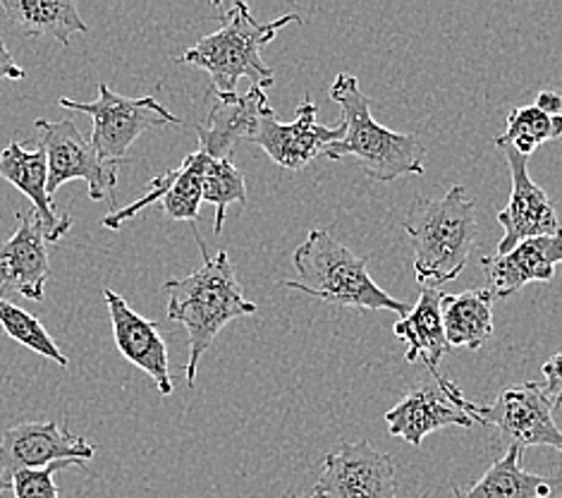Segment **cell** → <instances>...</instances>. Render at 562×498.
<instances>
[{
	"label": "cell",
	"instance_id": "1",
	"mask_svg": "<svg viewBox=\"0 0 562 498\" xmlns=\"http://www.w3.org/2000/svg\"><path fill=\"white\" fill-rule=\"evenodd\" d=\"M196 242L204 264L190 276L164 283V290L168 292V319L182 324L190 339V362L184 367L190 386H194L199 362L216 341V335L233 319L257 312V305L249 302L239 288L227 252L211 257L204 240L196 235Z\"/></svg>",
	"mask_w": 562,
	"mask_h": 498
},
{
	"label": "cell",
	"instance_id": "2",
	"mask_svg": "<svg viewBox=\"0 0 562 498\" xmlns=\"http://www.w3.org/2000/svg\"><path fill=\"white\" fill-rule=\"evenodd\" d=\"M330 99L340 103L345 134L328 144L324 158L340 161L352 156L373 182H393L403 175L426 173V146L417 134L393 132L371 115V101L361 91L357 77L340 73L330 85Z\"/></svg>",
	"mask_w": 562,
	"mask_h": 498
},
{
	"label": "cell",
	"instance_id": "3",
	"mask_svg": "<svg viewBox=\"0 0 562 498\" xmlns=\"http://www.w3.org/2000/svg\"><path fill=\"white\" fill-rule=\"evenodd\" d=\"M462 185L440 199L414 197L405 217V233L414 250V274L422 288H438L462 274L479 240L474 201Z\"/></svg>",
	"mask_w": 562,
	"mask_h": 498
},
{
	"label": "cell",
	"instance_id": "4",
	"mask_svg": "<svg viewBox=\"0 0 562 498\" xmlns=\"http://www.w3.org/2000/svg\"><path fill=\"white\" fill-rule=\"evenodd\" d=\"M292 264L300 280H285L283 286L302 290L312 298L336 307L391 309L400 317L409 314V305L387 295L369 274V259L345 247L326 228H314L302 245L294 250Z\"/></svg>",
	"mask_w": 562,
	"mask_h": 498
},
{
	"label": "cell",
	"instance_id": "5",
	"mask_svg": "<svg viewBox=\"0 0 562 498\" xmlns=\"http://www.w3.org/2000/svg\"><path fill=\"white\" fill-rule=\"evenodd\" d=\"M292 22L300 24L302 20L297 15H283L261 24L254 20L249 5L239 0L225 12L223 26L216 34L199 38L178 60L206 70L221 93H237V82L243 77H249L251 85L269 89L276 77L271 67L263 63L261 48L271 44L276 34Z\"/></svg>",
	"mask_w": 562,
	"mask_h": 498
},
{
	"label": "cell",
	"instance_id": "6",
	"mask_svg": "<svg viewBox=\"0 0 562 498\" xmlns=\"http://www.w3.org/2000/svg\"><path fill=\"white\" fill-rule=\"evenodd\" d=\"M462 408L474 422L493 429V443L488 446L493 451L519 449L525 453L531 446H551L562 453V432L555 424L553 406L537 381L501 390L491 406L464 398Z\"/></svg>",
	"mask_w": 562,
	"mask_h": 498
},
{
	"label": "cell",
	"instance_id": "7",
	"mask_svg": "<svg viewBox=\"0 0 562 498\" xmlns=\"http://www.w3.org/2000/svg\"><path fill=\"white\" fill-rule=\"evenodd\" d=\"M99 97L91 103H79L72 99H60L63 109L85 113L93 120L91 146L105 164H130L127 150L144 132L182 125L178 115H172L164 103L154 97H120L105 82H99Z\"/></svg>",
	"mask_w": 562,
	"mask_h": 498
},
{
	"label": "cell",
	"instance_id": "8",
	"mask_svg": "<svg viewBox=\"0 0 562 498\" xmlns=\"http://www.w3.org/2000/svg\"><path fill=\"white\" fill-rule=\"evenodd\" d=\"M36 130L38 146L46 152V190L50 199L70 180H85L89 185V197L93 201L113 199L120 164H105V161H101L91 142L85 140V134L79 132L70 118L58 120V123L36 120Z\"/></svg>",
	"mask_w": 562,
	"mask_h": 498
},
{
	"label": "cell",
	"instance_id": "9",
	"mask_svg": "<svg viewBox=\"0 0 562 498\" xmlns=\"http://www.w3.org/2000/svg\"><path fill=\"white\" fill-rule=\"evenodd\" d=\"M97 446L85 436H75L68 424L24 422L8 427L0 439V494L10 491L12 477L22 469H42L58 461L87 465Z\"/></svg>",
	"mask_w": 562,
	"mask_h": 498
},
{
	"label": "cell",
	"instance_id": "10",
	"mask_svg": "<svg viewBox=\"0 0 562 498\" xmlns=\"http://www.w3.org/2000/svg\"><path fill=\"white\" fill-rule=\"evenodd\" d=\"M314 491L326 498H397L393 455L369 441H342L326 455Z\"/></svg>",
	"mask_w": 562,
	"mask_h": 498
},
{
	"label": "cell",
	"instance_id": "11",
	"mask_svg": "<svg viewBox=\"0 0 562 498\" xmlns=\"http://www.w3.org/2000/svg\"><path fill=\"white\" fill-rule=\"evenodd\" d=\"M464 396L443 374L434 376V384H419L409 388L405 398L393 410L385 412L387 432L391 436L405 439L412 446H422V441L443 427L472 429L474 420L462 408Z\"/></svg>",
	"mask_w": 562,
	"mask_h": 498
},
{
	"label": "cell",
	"instance_id": "12",
	"mask_svg": "<svg viewBox=\"0 0 562 498\" xmlns=\"http://www.w3.org/2000/svg\"><path fill=\"white\" fill-rule=\"evenodd\" d=\"M505 154L507 168L513 175V192L507 207L498 213L503 237L498 242V254L510 252L519 242L531 237H548L560 231V221L551 199L541 187L529 178L527 161L510 144H495Z\"/></svg>",
	"mask_w": 562,
	"mask_h": 498
},
{
	"label": "cell",
	"instance_id": "13",
	"mask_svg": "<svg viewBox=\"0 0 562 498\" xmlns=\"http://www.w3.org/2000/svg\"><path fill=\"white\" fill-rule=\"evenodd\" d=\"M316 103L312 101V93H306L304 101L297 106V120L290 125H283L276 120V113L269 111L249 140L251 144L261 146L269 154L273 164L285 170H302L310 166L314 158L324 154L328 144L342 140L345 123L338 128H326L316 123Z\"/></svg>",
	"mask_w": 562,
	"mask_h": 498
},
{
	"label": "cell",
	"instance_id": "14",
	"mask_svg": "<svg viewBox=\"0 0 562 498\" xmlns=\"http://www.w3.org/2000/svg\"><path fill=\"white\" fill-rule=\"evenodd\" d=\"M103 298L105 305H109L117 353L142 372L149 374L160 396H170L176 390V384H172L170 376L168 345L158 327L154 321L137 314L123 295H117L115 290L103 288Z\"/></svg>",
	"mask_w": 562,
	"mask_h": 498
},
{
	"label": "cell",
	"instance_id": "15",
	"mask_svg": "<svg viewBox=\"0 0 562 498\" xmlns=\"http://www.w3.org/2000/svg\"><path fill=\"white\" fill-rule=\"evenodd\" d=\"M209 118L204 125H196L199 152L211 158H233L235 146L243 140H251L261 118L273 111L266 89L251 85L247 93H213Z\"/></svg>",
	"mask_w": 562,
	"mask_h": 498
},
{
	"label": "cell",
	"instance_id": "16",
	"mask_svg": "<svg viewBox=\"0 0 562 498\" xmlns=\"http://www.w3.org/2000/svg\"><path fill=\"white\" fill-rule=\"evenodd\" d=\"M50 274L44 228L34 209L18 211V228L0 242V290H15L26 300H44Z\"/></svg>",
	"mask_w": 562,
	"mask_h": 498
},
{
	"label": "cell",
	"instance_id": "17",
	"mask_svg": "<svg viewBox=\"0 0 562 498\" xmlns=\"http://www.w3.org/2000/svg\"><path fill=\"white\" fill-rule=\"evenodd\" d=\"M562 264V228L555 235L531 237L517 247L495 257H481V268L488 278L493 300L510 298L527 283H548L555 276V266Z\"/></svg>",
	"mask_w": 562,
	"mask_h": 498
},
{
	"label": "cell",
	"instance_id": "18",
	"mask_svg": "<svg viewBox=\"0 0 562 498\" xmlns=\"http://www.w3.org/2000/svg\"><path fill=\"white\" fill-rule=\"evenodd\" d=\"M0 178L15 185L32 201L36 219L44 228L46 242H58L70 233L72 217L70 213H58L46 190L48 164L42 146L38 150H26L22 142H10L8 150L0 154Z\"/></svg>",
	"mask_w": 562,
	"mask_h": 498
},
{
	"label": "cell",
	"instance_id": "19",
	"mask_svg": "<svg viewBox=\"0 0 562 498\" xmlns=\"http://www.w3.org/2000/svg\"><path fill=\"white\" fill-rule=\"evenodd\" d=\"M440 302H443V292L438 288H422L417 305L409 309L407 317L400 319L393 327L397 339L407 345V365L422 359L434 376L440 374V359L450 353L443 329V314H440Z\"/></svg>",
	"mask_w": 562,
	"mask_h": 498
},
{
	"label": "cell",
	"instance_id": "20",
	"mask_svg": "<svg viewBox=\"0 0 562 498\" xmlns=\"http://www.w3.org/2000/svg\"><path fill=\"white\" fill-rule=\"evenodd\" d=\"M0 12L24 36H50L60 46H70L75 34L89 32L70 0H0Z\"/></svg>",
	"mask_w": 562,
	"mask_h": 498
},
{
	"label": "cell",
	"instance_id": "21",
	"mask_svg": "<svg viewBox=\"0 0 562 498\" xmlns=\"http://www.w3.org/2000/svg\"><path fill=\"white\" fill-rule=\"evenodd\" d=\"M519 449L505 451L474 487L454 491V498H553L562 494V475L543 477L519 467Z\"/></svg>",
	"mask_w": 562,
	"mask_h": 498
},
{
	"label": "cell",
	"instance_id": "22",
	"mask_svg": "<svg viewBox=\"0 0 562 498\" xmlns=\"http://www.w3.org/2000/svg\"><path fill=\"white\" fill-rule=\"evenodd\" d=\"M440 314L450 347L479 350L493 335V298L486 288L443 295Z\"/></svg>",
	"mask_w": 562,
	"mask_h": 498
},
{
	"label": "cell",
	"instance_id": "23",
	"mask_svg": "<svg viewBox=\"0 0 562 498\" xmlns=\"http://www.w3.org/2000/svg\"><path fill=\"white\" fill-rule=\"evenodd\" d=\"M558 137H562V113H548L537 103H531L521 106V109H510L507 130L501 137H495V144H510L513 150L529 158L541 144Z\"/></svg>",
	"mask_w": 562,
	"mask_h": 498
},
{
	"label": "cell",
	"instance_id": "24",
	"mask_svg": "<svg viewBox=\"0 0 562 498\" xmlns=\"http://www.w3.org/2000/svg\"><path fill=\"white\" fill-rule=\"evenodd\" d=\"M206 154L194 152L182 161V166L176 168L168 192L160 197L166 217L172 221H196L199 207L204 201V166Z\"/></svg>",
	"mask_w": 562,
	"mask_h": 498
},
{
	"label": "cell",
	"instance_id": "25",
	"mask_svg": "<svg viewBox=\"0 0 562 498\" xmlns=\"http://www.w3.org/2000/svg\"><path fill=\"white\" fill-rule=\"evenodd\" d=\"M204 201L216 207L213 233H223L225 213L231 204H247L245 175L233 164V158H206L204 166Z\"/></svg>",
	"mask_w": 562,
	"mask_h": 498
},
{
	"label": "cell",
	"instance_id": "26",
	"mask_svg": "<svg viewBox=\"0 0 562 498\" xmlns=\"http://www.w3.org/2000/svg\"><path fill=\"white\" fill-rule=\"evenodd\" d=\"M0 329H3L15 343L30 347L32 353L56 362L60 367L70 365L68 357L60 353L58 343L50 339V333L44 329L42 321L32 317L30 312H24V309L8 302L5 298H0Z\"/></svg>",
	"mask_w": 562,
	"mask_h": 498
},
{
	"label": "cell",
	"instance_id": "27",
	"mask_svg": "<svg viewBox=\"0 0 562 498\" xmlns=\"http://www.w3.org/2000/svg\"><path fill=\"white\" fill-rule=\"evenodd\" d=\"M79 465L77 461H58L42 469H22L12 477L10 489L15 491V498H60V489L56 487V473L63 467Z\"/></svg>",
	"mask_w": 562,
	"mask_h": 498
},
{
	"label": "cell",
	"instance_id": "28",
	"mask_svg": "<svg viewBox=\"0 0 562 498\" xmlns=\"http://www.w3.org/2000/svg\"><path fill=\"white\" fill-rule=\"evenodd\" d=\"M543 376H546L543 394L548 396V400H551L553 410L562 408V353H558L555 357L546 362Z\"/></svg>",
	"mask_w": 562,
	"mask_h": 498
},
{
	"label": "cell",
	"instance_id": "29",
	"mask_svg": "<svg viewBox=\"0 0 562 498\" xmlns=\"http://www.w3.org/2000/svg\"><path fill=\"white\" fill-rule=\"evenodd\" d=\"M24 75H26L24 67L18 65L15 56H12L3 38H0V85H3V82H18V79H22Z\"/></svg>",
	"mask_w": 562,
	"mask_h": 498
},
{
	"label": "cell",
	"instance_id": "30",
	"mask_svg": "<svg viewBox=\"0 0 562 498\" xmlns=\"http://www.w3.org/2000/svg\"><path fill=\"white\" fill-rule=\"evenodd\" d=\"M537 106H539V109L548 111V113L560 115L562 113V97L555 91H541L537 97Z\"/></svg>",
	"mask_w": 562,
	"mask_h": 498
},
{
	"label": "cell",
	"instance_id": "31",
	"mask_svg": "<svg viewBox=\"0 0 562 498\" xmlns=\"http://www.w3.org/2000/svg\"><path fill=\"white\" fill-rule=\"evenodd\" d=\"M285 498H304V496H297V494H290V496H285ZM306 498H326L324 494H316V491H312V496H306Z\"/></svg>",
	"mask_w": 562,
	"mask_h": 498
}]
</instances>
